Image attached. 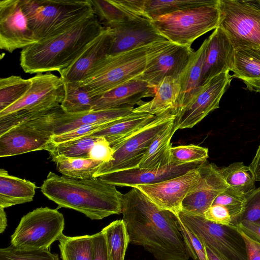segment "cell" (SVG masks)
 Returning <instances> with one entry per match:
<instances>
[{
    "label": "cell",
    "instance_id": "f546056e",
    "mask_svg": "<svg viewBox=\"0 0 260 260\" xmlns=\"http://www.w3.org/2000/svg\"><path fill=\"white\" fill-rule=\"evenodd\" d=\"M52 160L62 176L76 179L93 178L98 168L103 164L89 157H68L64 156L52 157Z\"/></svg>",
    "mask_w": 260,
    "mask_h": 260
},
{
    "label": "cell",
    "instance_id": "ffe728a7",
    "mask_svg": "<svg viewBox=\"0 0 260 260\" xmlns=\"http://www.w3.org/2000/svg\"><path fill=\"white\" fill-rule=\"evenodd\" d=\"M204 162H194L180 166L171 165L156 169L135 168L102 175L98 178L115 186L133 187L151 184L181 175L198 168Z\"/></svg>",
    "mask_w": 260,
    "mask_h": 260
},
{
    "label": "cell",
    "instance_id": "816d5d0a",
    "mask_svg": "<svg viewBox=\"0 0 260 260\" xmlns=\"http://www.w3.org/2000/svg\"><path fill=\"white\" fill-rule=\"evenodd\" d=\"M206 251L209 260H221L211 250L205 246Z\"/></svg>",
    "mask_w": 260,
    "mask_h": 260
},
{
    "label": "cell",
    "instance_id": "f907efd6",
    "mask_svg": "<svg viewBox=\"0 0 260 260\" xmlns=\"http://www.w3.org/2000/svg\"><path fill=\"white\" fill-rule=\"evenodd\" d=\"M7 226V219L4 208L0 207V233H3Z\"/></svg>",
    "mask_w": 260,
    "mask_h": 260
},
{
    "label": "cell",
    "instance_id": "ba28073f",
    "mask_svg": "<svg viewBox=\"0 0 260 260\" xmlns=\"http://www.w3.org/2000/svg\"><path fill=\"white\" fill-rule=\"evenodd\" d=\"M218 26L235 48L260 47V4L256 1L219 0Z\"/></svg>",
    "mask_w": 260,
    "mask_h": 260
},
{
    "label": "cell",
    "instance_id": "74e56055",
    "mask_svg": "<svg viewBox=\"0 0 260 260\" xmlns=\"http://www.w3.org/2000/svg\"><path fill=\"white\" fill-rule=\"evenodd\" d=\"M93 12L104 27L111 28L136 16L111 3L109 0H90Z\"/></svg>",
    "mask_w": 260,
    "mask_h": 260
},
{
    "label": "cell",
    "instance_id": "7c38bea8",
    "mask_svg": "<svg viewBox=\"0 0 260 260\" xmlns=\"http://www.w3.org/2000/svg\"><path fill=\"white\" fill-rule=\"evenodd\" d=\"M30 78L31 84L27 92L17 102L1 111L0 117L15 112L45 113L60 106L64 98L63 81L60 77L48 72Z\"/></svg>",
    "mask_w": 260,
    "mask_h": 260
},
{
    "label": "cell",
    "instance_id": "ee69618b",
    "mask_svg": "<svg viewBox=\"0 0 260 260\" xmlns=\"http://www.w3.org/2000/svg\"><path fill=\"white\" fill-rule=\"evenodd\" d=\"M204 218L213 222L237 227L228 209L220 205H212L205 212Z\"/></svg>",
    "mask_w": 260,
    "mask_h": 260
},
{
    "label": "cell",
    "instance_id": "681fc988",
    "mask_svg": "<svg viewBox=\"0 0 260 260\" xmlns=\"http://www.w3.org/2000/svg\"><path fill=\"white\" fill-rule=\"evenodd\" d=\"M249 167L254 175L255 181L260 182V144Z\"/></svg>",
    "mask_w": 260,
    "mask_h": 260
},
{
    "label": "cell",
    "instance_id": "9a60e30c",
    "mask_svg": "<svg viewBox=\"0 0 260 260\" xmlns=\"http://www.w3.org/2000/svg\"><path fill=\"white\" fill-rule=\"evenodd\" d=\"M38 42L20 0L0 1V48L10 53Z\"/></svg>",
    "mask_w": 260,
    "mask_h": 260
},
{
    "label": "cell",
    "instance_id": "d4e9b609",
    "mask_svg": "<svg viewBox=\"0 0 260 260\" xmlns=\"http://www.w3.org/2000/svg\"><path fill=\"white\" fill-rule=\"evenodd\" d=\"M232 77L241 79L247 89L260 92V47L235 48Z\"/></svg>",
    "mask_w": 260,
    "mask_h": 260
},
{
    "label": "cell",
    "instance_id": "e0dca14e",
    "mask_svg": "<svg viewBox=\"0 0 260 260\" xmlns=\"http://www.w3.org/2000/svg\"><path fill=\"white\" fill-rule=\"evenodd\" d=\"M110 28L112 41L108 55L118 54L167 40L158 32L151 20L140 16Z\"/></svg>",
    "mask_w": 260,
    "mask_h": 260
},
{
    "label": "cell",
    "instance_id": "603a6c76",
    "mask_svg": "<svg viewBox=\"0 0 260 260\" xmlns=\"http://www.w3.org/2000/svg\"><path fill=\"white\" fill-rule=\"evenodd\" d=\"M111 41V28L105 27L71 66L59 73L62 80L77 82L82 80L101 60L108 55Z\"/></svg>",
    "mask_w": 260,
    "mask_h": 260
},
{
    "label": "cell",
    "instance_id": "83f0119b",
    "mask_svg": "<svg viewBox=\"0 0 260 260\" xmlns=\"http://www.w3.org/2000/svg\"><path fill=\"white\" fill-rule=\"evenodd\" d=\"M37 188L35 183L10 175L1 169L0 207L5 209L32 201Z\"/></svg>",
    "mask_w": 260,
    "mask_h": 260
},
{
    "label": "cell",
    "instance_id": "60d3db41",
    "mask_svg": "<svg viewBox=\"0 0 260 260\" xmlns=\"http://www.w3.org/2000/svg\"><path fill=\"white\" fill-rule=\"evenodd\" d=\"M0 260H59V258L49 249L25 250L10 245L0 249Z\"/></svg>",
    "mask_w": 260,
    "mask_h": 260
},
{
    "label": "cell",
    "instance_id": "44dd1931",
    "mask_svg": "<svg viewBox=\"0 0 260 260\" xmlns=\"http://www.w3.org/2000/svg\"><path fill=\"white\" fill-rule=\"evenodd\" d=\"M201 78V85L212 77L232 72L235 49L229 37L220 27L208 38Z\"/></svg>",
    "mask_w": 260,
    "mask_h": 260
},
{
    "label": "cell",
    "instance_id": "d6986e66",
    "mask_svg": "<svg viewBox=\"0 0 260 260\" xmlns=\"http://www.w3.org/2000/svg\"><path fill=\"white\" fill-rule=\"evenodd\" d=\"M52 136L51 132L29 122L14 127L0 136V157L48 151Z\"/></svg>",
    "mask_w": 260,
    "mask_h": 260
},
{
    "label": "cell",
    "instance_id": "d590c367",
    "mask_svg": "<svg viewBox=\"0 0 260 260\" xmlns=\"http://www.w3.org/2000/svg\"><path fill=\"white\" fill-rule=\"evenodd\" d=\"M31 84L30 78L12 75L0 79V112L21 99Z\"/></svg>",
    "mask_w": 260,
    "mask_h": 260
},
{
    "label": "cell",
    "instance_id": "b9f144b4",
    "mask_svg": "<svg viewBox=\"0 0 260 260\" xmlns=\"http://www.w3.org/2000/svg\"><path fill=\"white\" fill-rule=\"evenodd\" d=\"M179 225L190 251L191 257L193 260H209L205 245L184 225L180 219Z\"/></svg>",
    "mask_w": 260,
    "mask_h": 260
},
{
    "label": "cell",
    "instance_id": "4dcf8cb0",
    "mask_svg": "<svg viewBox=\"0 0 260 260\" xmlns=\"http://www.w3.org/2000/svg\"><path fill=\"white\" fill-rule=\"evenodd\" d=\"M219 169L229 187L246 198L256 189L255 180L249 166L236 162Z\"/></svg>",
    "mask_w": 260,
    "mask_h": 260
},
{
    "label": "cell",
    "instance_id": "484cf974",
    "mask_svg": "<svg viewBox=\"0 0 260 260\" xmlns=\"http://www.w3.org/2000/svg\"><path fill=\"white\" fill-rule=\"evenodd\" d=\"M180 91L179 78L167 77L157 86L152 99L142 101L133 112L158 116L169 110L175 113Z\"/></svg>",
    "mask_w": 260,
    "mask_h": 260
},
{
    "label": "cell",
    "instance_id": "f5cc1de1",
    "mask_svg": "<svg viewBox=\"0 0 260 260\" xmlns=\"http://www.w3.org/2000/svg\"><path fill=\"white\" fill-rule=\"evenodd\" d=\"M258 2H259V4H260V0H258Z\"/></svg>",
    "mask_w": 260,
    "mask_h": 260
},
{
    "label": "cell",
    "instance_id": "8fae6325",
    "mask_svg": "<svg viewBox=\"0 0 260 260\" xmlns=\"http://www.w3.org/2000/svg\"><path fill=\"white\" fill-rule=\"evenodd\" d=\"M175 118L173 110L157 116L149 125L113 148L114 150L113 159L102 164L94 177L139 168L142 159L157 134Z\"/></svg>",
    "mask_w": 260,
    "mask_h": 260
},
{
    "label": "cell",
    "instance_id": "f1b7e54d",
    "mask_svg": "<svg viewBox=\"0 0 260 260\" xmlns=\"http://www.w3.org/2000/svg\"><path fill=\"white\" fill-rule=\"evenodd\" d=\"M176 131L173 120L157 134L142 159L139 168L156 169L171 165V140Z\"/></svg>",
    "mask_w": 260,
    "mask_h": 260
},
{
    "label": "cell",
    "instance_id": "c3c4849f",
    "mask_svg": "<svg viewBox=\"0 0 260 260\" xmlns=\"http://www.w3.org/2000/svg\"><path fill=\"white\" fill-rule=\"evenodd\" d=\"M239 231L245 243L247 260H260V244L251 239L241 230L239 229Z\"/></svg>",
    "mask_w": 260,
    "mask_h": 260
},
{
    "label": "cell",
    "instance_id": "f6af8a7d",
    "mask_svg": "<svg viewBox=\"0 0 260 260\" xmlns=\"http://www.w3.org/2000/svg\"><path fill=\"white\" fill-rule=\"evenodd\" d=\"M114 149L108 142L104 138L100 137L92 147L88 154V157L104 163L113 159Z\"/></svg>",
    "mask_w": 260,
    "mask_h": 260
},
{
    "label": "cell",
    "instance_id": "f35d334b",
    "mask_svg": "<svg viewBox=\"0 0 260 260\" xmlns=\"http://www.w3.org/2000/svg\"><path fill=\"white\" fill-rule=\"evenodd\" d=\"M170 163L180 166L194 162H205L208 158L207 148L194 144L172 147L170 150Z\"/></svg>",
    "mask_w": 260,
    "mask_h": 260
},
{
    "label": "cell",
    "instance_id": "ab89813d",
    "mask_svg": "<svg viewBox=\"0 0 260 260\" xmlns=\"http://www.w3.org/2000/svg\"><path fill=\"white\" fill-rule=\"evenodd\" d=\"M246 199L244 196L229 187L216 197L212 205H220L226 207L237 226L245 210Z\"/></svg>",
    "mask_w": 260,
    "mask_h": 260
},
{
    "label": "cell",
    "instance_id": "7dc6e473",
    "mask_svg": "<svg viewBox=\"0 0 260 260\" xmlns=\"http://www.w3.org/2000/svg\"><path fill=\"white\" fill-rule=\"evenodd\" d=\"M237 227L251 239L260 244V223L243 220L239 222Z\"/></svg>",
    "mask_w": 260,
    "mask_h": 260
},
{
    "label": "cell",
    "instance_id": "7a4b0ae2",
    "mask_svg": "<svg viewBox=\"0 0 260 260\" xmlns=\"http://www.w3.org/2000/svg\"><path fill=\"white\" fill-rule=\"evenodd\" d=\"M41 191L58 208L75 210L92 220L122 213L123 194L98 177L76 179L50 172Z\"/></svg>",
    "mask_w": 260,
    "mask_h": 260
},
{
    "label": "cell",
    "instance_id": "9c48e42d",
    "mask_svg": "<svg viewBox=\"0 0 260 260\" xmlns=\"http://www.w3.org/2000/svg\"><path fill=\"white\" fill-rule=\"evenodd\" d=\"M177 215L184 225L221 260H247L245 243L238 227L217 224L204 217L182 211Z\"/></svg>",
    "mask_w": 260,
    "mask_h": 260
},
{
    "label": "cell",
    "instance_id": "e575fe53",
    "mask_svg": "<svg viewBox=\"0 0 260 260\" xmlns=\"http://www.w3.org/2000/svg\"><path fill=\"white\" fill-rule=\"evenodd\" d=\"M210 0H144L143 17L154 18L208 4Z\"/></svg>",
    "mask_w": 260,
    "mask_h": 260
},
{
    "label": "cell",
    "instance_id": "7402d4cb",
    "mask_svg": "<svg viewBox=\"0 0 260 260\" xmlns=\"http://www.w3.org/2000/svg\"><path fill=\"white\" fill-rule=\"evenodd\" d=\"M155 92V89L146 82L134 79L94 97L92 111L134 108L142 99L154 96Z\"/></svg>",
    "mask_w": 260,
    "mask_h": 260
},
{
    "label": "cell",
    "instance_id": "4316f807",
    "mask_svg": "<svg viewBox=\"0 0 260 260\" xmlns=\"http://www.w3.org/2000/svg\"><path fill=\"white\" fill-rule=\"evenodd\" d=\"M208 38L194 51L179 77L180 91L175 115L184 108L201 86V78Z\"/></svg>",
    "mask_w": 260,
    "mask_h": 260
},
{
    "label": "cell",
    "instance_id": "277c9868",
    "mask_svg": "<svg viewBox=\"0 0 260 260\" xmlns=\"http://www.w3.org/2000/svg\"><path fill=\"white\" fill-rule=\"evenodd\" d=\"M38 42L60 34L93 15L90 0H20Z\"/></svg>",
    "mask_w": 260,
    "mask_h": 260
},
{
    "label": "cell",
    "instance_id": "7bdbcfd3",
    "mask_svg": "<svg viewBox=\"0 0 260 260\" xmlns=\"http://www.w3.org/2000/svg\"><path fill=\"white\" fill-rule=\"evenodd\" d=\"M243 220L260 223V187L247 197L245 210L240 221Z\"/></svg>",
    "mask_w": 260,
    "mask_h": 260
},
{
    "label": "cell",
    "instance_id": "1f68e13d",
    "mask_svg": "<svg viewBox=\"0 0 260 260\" xmlns=\"http://www.w3.org/2000/svg\"><path fill=\"white\" fill-rule=\"evenodd\" d=\"M63 81L64 98L60 107L69 114H77L92 111L93 98L78 82Z\"/></svg>",
    "mask_w": 260,
    "mask_h": 260
},
{
    "label": "cell",
    "instance_id": "5bb4252c",
    "mask_svg": "<svg viewBox=\"0 0 260 260\" xmlns=\"http://www.w3.org/2000/svg\"><path fill=\"white\" fill-rule=\"evenodd\" d=\"M200 179V173L197 168L158 183L133 187L141 191L158 208L178 215L182 210L183 201L197 185Z\"/></svg>",
    "mask_w": 260,
    "mask_h": 260
},
{
    "label": "cell",
    "instance_id": "836d02e7",
    "mask_svg": "<svg viewBox=\"0 0 260 260\" xmlns=\"http://www.w3.org/2000/svg\"><path fill=\"white\" fill-rule=\"evenodd\" d=\"M101 231L105 237L109 260H124L129 242L123 220L114 221Z\"/></svg>",
    "mask_w": 260,
    "mask_h": 260
},
{
    "label": "cell",
    "instance_id": "d6a6232c",
    "mask_svg": "<svg viewBox=\"0 0 260 260\" xmlns=\"http://www.w3.org/2000/svg\"><path fill=\"white\" fill-rule=\"evenodd\" d=\"M58 240L62 260H92V235L69 237L62 234Z\"/></svg>",
    "mask_w": 260,
    "mask_h": 260
},
{
    "label": "cell",
    "instance_id": "52a82bcc",
    "mask_svg": "<svg viewBox=\"0 0 260 260\" xmlns=\"http://www.w3.org/2000/svg\"><path fill=\"white\" fill-rule=\"evenodd\" d=\"M64 227L63 215L57 209L38 208L21 218L11 236V245L25 250L49 249Z\"/></svg>",
    "mask_w": 260,
    "mask_h": 260
},
{
    "label": "cell",
    "instance_id": "6da1fadb",
    "mask_svg": "<svg viewBox=\"0 0 260 260\" xmlns=\"http://www.w3.org/2000/svg\"><path fill=\"white\" fill-rule=\"evenodd\" d=\"M123 194L122 220L129 243L157 260H189L191 254L175 213L158 208L135 187Z\"/></svg>",
    "mask_w": 260,
    "mask_h": 260
},
{
    "label": "cell",
    "instance_id": "2e32d148",
    "mask_svg": "<svg viewBox=\"0 0 260 260\" xmlns=\"http://www.w3.org/2000/svg\"><path fill=\"white\" fill-rule=\"evenodd\" d=\"M198 169L200 181L183 201L181 211L204 217L205 212L212 205L216 197L229 186L219 168L214 164L206 161Z\"/></svg>",
    "mask_w": 260,
    "mask_h": 260
},
{
    "label": "cell",
    "instance_id": "3957f363",
    "mask_svg": "<svg viewBox=\"0 0 260 260\" xmlns=\"http://www.w3.org/2000/svg\"><path fill=\"white\" fill-rule=\"evenodd\" d=\"M104 28L94 14L60 34L22 49L20 65L30 74L59 73L71 66Z\"/></svg>",
    "mask_w": 260,
    "mask_h": 260
},
{
    "label": "cell",
    "instance_id": "8d00e7d4",
    "mask_svg": "<svg viewBox=\"0 0 260 260\" xmlns=\"http://www.w3.org/2000/svg\"><path fill=\"white\" fill-rule=\"evenodd\" d=\"M100 137L87 136L55 144L51 142L47 151L51 157L64 156L68 157H88L90 150Z\"/></svg>",
    "mask_w": 260,
    "mask_h": 260
},
{
    "label": "cell",
    "instance_id": "5b68a950",
    "mask_svg": "<svg viewBox=\"0 0 260 260\" xmlns=\"http://www.w3.org/2000/svg\"><path fill=\"white\" fill-rule=\"evenodd\" d=\"M219 2L210 0L207 4L158 16L151 21L168 40L190 47L196 39L218 27Z\"/></svg>",
    "mask_w": 260,
    "mask_h": 260
},
{
    "label": "cell",
    "instance_id": "30bf717a",
    "mask_svg": "<svg viewBox=\"0 0 260 260\" xmlns=\"http://www.w3.org/2000/svg\"><path fill=\"white\" fill-rule=\"evenodd\" d=\"M194 51L168 40L155 42L147 46L146 62L143 73L137 78L155 90L167 77L179 78Z\"/></svg>",
    "mask_w": 260,
    "mask_h": 260
},
{
    "label": "cell",
    "instance_id": "4fadbf2b",
    "mask_svg": "<svg viewBox=\"0 0 260 260\" xmlns=\"http://www.w3.org/2000/svg\"><path fill=\"white\" fill-rule=\"evenodd\" d=\"M232 78L229 72L222 73L201 85L187 104L175 114V129L192 128L218 108Z\"/></svg>",
    "mask_w": 260,
    "mask_h": 260
},
{
    "label": "cell",
    "instance_id": "8992f818",
    "mask_svg": "<svg viewBox=\"0 0 260 260\" xmlns=\"http://www.w3.org/2000/svg\"><path fill=\"white\" fill-rule=\"evenodd\" d=\"M147 46L107 55L79 84L94 98L137 78L146 66Z\"/></svg>",
    "mask_w": 260,
    "mask_h": 260
},
{
    "label": "cell",
    "instance_id": "cb8c5ba5",
    "mask_svg": "<svg viewBox=\"0 0 260 260\" xmlns=\"http://www.w3.org/2000/svg\"><path fill=\"white\" fill-rule=\"evenodd\" d=\"M156 116L133 111L131 114L112 121L105 128L90 136L105 138L114 148L149 125Z\"/></svg>",
    "mask_w": 260,
    "mask_h": 260
},
{
    "label": "cell",
    "instance_id": "bcb514c9",
    "mask_svg": "<svg viewBox=\"0 0 260 260\" xmlns=\"http://www.w3.org/2000/svg\"><path fill=\"white\" fill-rule=\"evenodd\" d=\"M93 257L92 260H109L105 236L102 231L92 235Z\"/></svg>",
    "mask_w": 260,
    "mask_h": 260
},
{
    "label": "cell",
    "instance_id": "ac0fdd59",
    "mask_svg": "<svg viewBox=\"0 0 260 260\" xmlns=\"http://www.w3.org/2000/svg\"><path fill=\"white\" fill-rule=\"evenodd\" d=\"M134 108L93 110L88 112L69 114L64 113L60 106L39 120L43 128L60 135L82 125L104 123L113 121L133 112Z\"/></svg>",
    "mask_w": 260,
    "mask_h": 260
}]
</instances>
